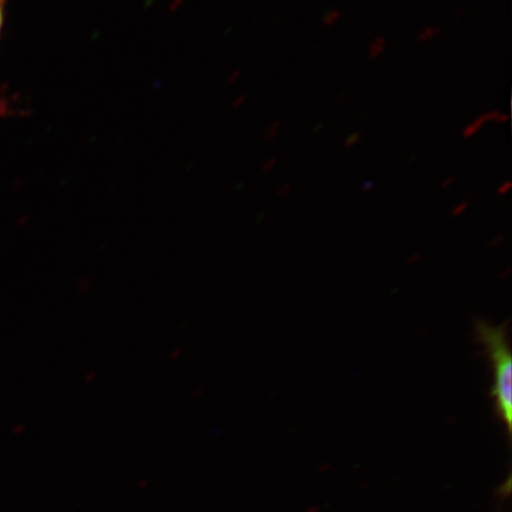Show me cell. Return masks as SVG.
<instances>
[{
	"instance_id": "1",
	"label": "cell",
	"mask_w": 512,
	"mask_h": 512,
	"mask_svg": "<svg viewBox=\"0 0 512 512\" xmlns=\"http://www.w3.org/2000/svg\"><path fill=\"white\" fill-rule=\"evenodd\" d=\"M478 341L483 344L494 370V387L491 390L496 413L508 432L512 422V357L507 325L492 326L484 320L476 323Z\"/></svg>"
},
{
	"instance_id": "2",
	"label": "cell",
	"mask_w": 512,
	"mask_h": 512,
	"mask_svg": "<svg viewBox=\"0 0 512 512\" xmlns=\"http://www.w3.org/2000/svg\"><path fill=\"white\" fill-rule=\"evenodd\" d=\"M3 23H4V14H3L2 5H0V34H2Z\"/></svg>"
}]
</instances>
